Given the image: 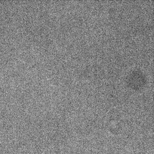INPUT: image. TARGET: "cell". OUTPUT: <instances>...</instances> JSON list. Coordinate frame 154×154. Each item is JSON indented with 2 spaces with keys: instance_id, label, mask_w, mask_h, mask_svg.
<instances>
[]
</instances>
